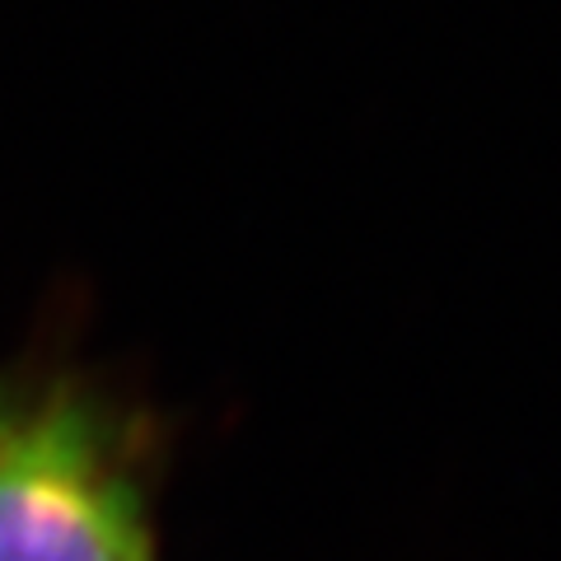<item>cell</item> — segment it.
<instances>
[{
  "label": "cell",
  "mask_w": 561,
  "mask_h": 561,
  "mask_svg": "<svg viewBox=\"0 0 561 561\" xmlns=\"http://www.w3.org/2000/svg\"><path fill=\"white\" fill-rule=\"evenodd\" d=\"M0 561H160L140 454L90 389L51 383L0 426Z\"/></svg>",
  "instance_id": "obj_1"
},
{
  "label": "cell",
  "mask_w": 561,
  "mask_h": 561,
  "mask_svg": "<svg viewBox=\"0 0 561 561\" xmlns=\"http://www.w3.org/2000/svg\"><path fill=\"white\" fill-rule=\"evenodd\" d=\"M14 408H20V393H14V389H10V383H5V379H0V426H5V421L14 416Z\"/></svg>",
  "instance_id": "obj_2"
}]
</instances>
